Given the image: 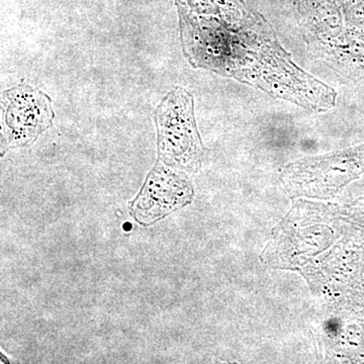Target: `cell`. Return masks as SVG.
I'll list each match as a JSON object with an SVG mask.
<instances>
[{
  "instance_id": "1",
  "label": "cell",
  "mask_w": 364,
  "mask_h": 364,
  "mask_svg": "<svg viewBox=\"0 0 364 364\" xmlns=\"http://www.w3.org/2000/svg\"><path fill=\"white\" fill-rule=\"evenodd\" d=\"M158 156L167 166L198 169L203 145L193 114V97L188 91L176 88L163 100L156 111Z\"/></svg>"
},
{
  "instance_id": "2",
  "label": "cell",
  "mask_w": 364,
  "mask_h": 364,
  "mask_svg": "<svg viewBox=\"0 0 364 364\" xmlns=\"http://www.w3.org/2000/svg\"><path fill=\"white\" fill-rule=\"evenodd\" d=\"M1 105L2 151L30 145L54 119L50 97L31 86L20 85L6 91Z\"/></svg>"
},
{
  "instance_id": "3",
  "label": "cell",
  "mask_w": 364,
  "mask_h": 364,
  "mask_svg": "<svg viewBox=\"0 0 364 364\" xmlns=\"http://www.w3.org/2000/svg\"><path fill=\"white\" fill-rule=\"evenodd\" d=\"M364 172V145L287 167V181L304 193H329Z\"/></svg>"
},
{
  "instance_id": "4",
  "label": "cell",
  "mask_w": 364,
  "mask_h": 364,
  "mask_svg": "<svg viewBox=\"0 0 364 364\" xmlns=\"http://www.w3.org/2000/svg\"><path fill=\"white\" fill-rule=\"evenodd\" d=\"M191 183L167 167L157 164L131 205L139 224L149 226L191 202Z\"/></svg>"
}]
</instances>
